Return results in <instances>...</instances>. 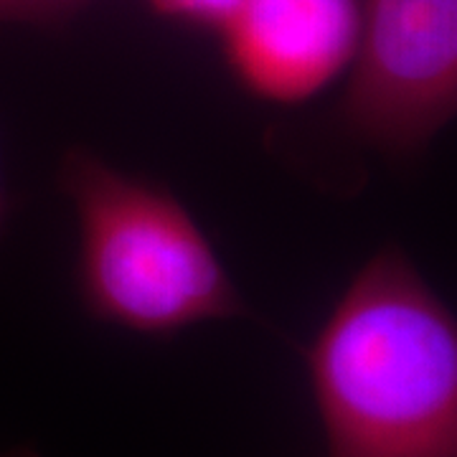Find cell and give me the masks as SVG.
<instances>
[{"instance_id": "1", "label": "cell", "mask_w": 457, "mask_h": 457, "mask_svg": "<svg viewBox=\"0 0 457 457\" xmlns=\"http://www.w3.org/2000/svg\"><path fill=\"white\" fill-rule=\"evenodd\" d=\"M308 374L326 457H457V323L404 252L351 279Z\"/></svg>"}, {"instance_id": "2", "label": "cell", "mask_w": 457, "mask_h": 457, "mask_svg": "<svg viewBox=\"0 0 457 457\" xmlns=\"http://www.w3.org/2000/svg\"><path fill=\"white\" fill-rule=\"evenodd\" d=\"M59 183L79 224V293L102 323L170 336L246 312L242 293L191 212L163 186L71 147Z\"/></svg>"}, {"instance_id": "3", "label": "cell", "mask_w": 457, "mask_h": 457, "mask_svg": "<svg viewBox=\"0 0 457 457\" xmlns=\"http://www.w3.org/2000/svg\"><path fill=\"white\" fill-rule=\"evenodd\" d=\"M351 64L345 130L394 155L422 150L457 110V0H363Z\"/></svg>"}, {"instance_id": "4", "label": "cell", "mask_w": 457, "mask_h": 457, "mask_svg": "<svg viewBox=\"0 0 457 457\" xmlns=\"http://www.w3.org/2000/svg\"><path fill=\"white\" fill-rule=\"evenodd\" d=\"M359 23V0H242L219 33L246 92L300 102L351 64Z\"/></svg>"}, {"instance_id": "5", "label": "cell", "mask_w": 457, "mask_h": 457, "mask_svg": "<svg viewBox=\"0 0 457 457\" xmlns=\"http://www.w3.org/2000/svg\"><path fill=\"white\" fill-rule=\"evenodd\" d=\"M89 3L92 0H0V23L56 26Z\"/></svg>"}, {"instance_id": "6", "label": "cell", "mask_w": 457, "mask_h": 457, "mask_svg": "<svg viewBox=\"0 0 457 457\" xmlns=\"http://www.w3.org/2000/svg\"><path fill=\"white\" fill-rule=\"evenodd\" d=\"M158 13L191 26L221 29L242 0H147Z\"/></svg>"}, {"instance_id": "7", "label": "cell", "mask_w": 457, "mask_h": 457, "mask_svg": "<svg viewBox=\"0 0 457 457\" xmlns=\"http://www.w3.org/2000/svg\"><path fill=\"white\" fill-rule=\"evenodd\" d=\"M0 457H41L36 450L31 447H13V450H8V453H3Z\"/></svg>"}, {"instance_id": "8", "label": "cell", "mask_w": 457, "mask_h": 457, "mask_svg": "<svg viewBox=\"0 0 457 457\" xmlns=\"http://www.w3.org/2000/svg\"><path fill=\"white\" fill-rule=\"evenodd\" d=\"M5 212H8V204H5V191H3V180H0V228L5 221Z\"/></svg>"}]
</instances>
